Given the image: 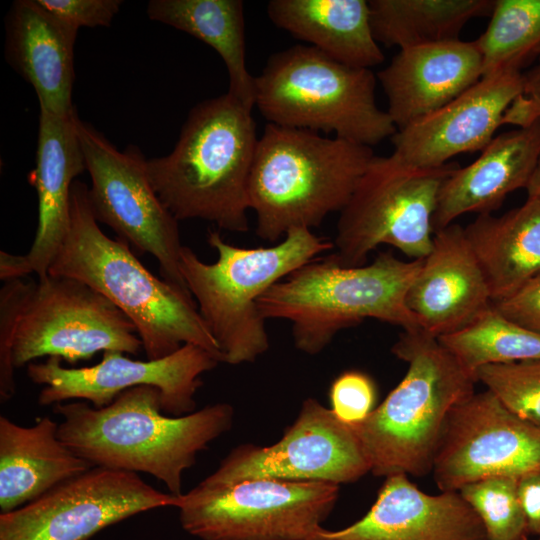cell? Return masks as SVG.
Segmentation results:
<instances>
[{"instance_id": "cell-1", "label": "cell", "mask_w": 540, "mask_h": 540, "mask_svg": "<svg viewBox=\"0 0 540 540\" xmlns=\"http://www.w3.org/2000/svg\"><path fill=\"white\" fill-rule=\"evenodd\" d=\"M59 439L92 467L147 473L174 496L182 495V478L199 452L229 431L233 408L205 406L182 416L162 413L161 393L138 386L96 408L87 402L58 403Z\"/></svg>"}, {"instance_id": "cell-2", "label": "cell", "mask_w": 540, "mask_h": 540, "mask_svg": "<svg viewBox=\"0 0 540 540\" xmlns=\"http://www.w3.org/2000/svg\"><path fill=\"white\" fill-rule=\"evenodd\" d=\"M88 189L79 180L72 185L68 231L48 274L85 283L114 304L134 324L148 360L195 344L222 362L190 292L153 275L128 242L100 229Z\"/></svg>"}, {"instance_id": "cell-3", "label": "cell", "mask_w": 540, "mask_h": 540, "mask_svg": "<svg viewBox=\"0 0 540 540\" xmlns=\"http://www.w3.org/2000/svg\"><path fill=\"white\" fill-rule=\"evenodd\" d=\"M258 138L252 109L229 92L191 109L174 149L147 159L150 182L179 221L249 229L248 183Z\"/></svg>"}, {"instance_id": "cell-4", "label": "cell", "mask_w": 540, "mask_h": 540, "mask_svg": "<svg viewBox=\"0 0 540 540\" xmlns=\"http://www.w3.org/2000/svg\"><path fill=\"white\" fill-rule=\"evenodd\" d=\"M134 324L102 294L78 280L47 275L14 278L0 289V400L16 392L14 371L33 360L58 357L69 364L100 351L137 355Z\"/></svg>"}, {"instance_id": "cell-5", "label": "cell", "mask_w": 540, "mask_h": 540, "mask_svg": "<svg viewBox=\"0 0 540 540\" xmlns=\"http://www.w3.org/2000/svg\"><path fill=\"white\" fill-rule=\"evenodd\" d=\"M374 157L371 147L268 123L258 139L248 196L259 238L276 242L341 212Z\"/></svg>"}, {"instance_id": "cell-6", "label": "cell", "mask_w": 540, "mask_h": 540, "mask_svg": "<svg viewBox=\"0 0 540 540\" xmlns=\"http://www.w3.org/2000/svg\"><path fill=\"white\" fill-rule=\"evenodd\" d=\"M391 352L408 364L400 383L362 421L351 424L375 476L432 471L445 421L477 382L437 337L403 331Z\"/></svg>"}, {"instance_id": "cell-7", "label": "cell", "mask_w": 540, "mask_h": 540, "mask_svg": "<svg viewBox=\"0 0 540 540\" xmlns=\"http://www.w3.org/2000/svg\"><path fill=\"white\" fill-rule=\"evenodd\" d=\"M422 259L382 252L368 265L341 266L331 255L314 259L271 286L258 300L263 318L290 322L294 344L320 353L342 329L373 318L403 331L421 329L406 294Z\"/></svg>"}, {"instance_id": "cell-8", "label": "cell", "mask_w": 540, "mask_h": 540, "mask_svg": "<svg viewBox=\"0 0 540 540\" xmlns=\"http://www.w3.org/2000/svg\"><path fill=\"white\" fill-rule=\"evenodd\" d=\"M207 241L217 260L205 263L183 246L180 274L218 345L222 362H253L269 348L265 319L258 307L260 297L334 244L306 228L290 230L270 247L234 246L218 231H209Z\"/></svg>"}, {"instance_id": "cell-9", "label": "cell", "mask_w": 540, "mask_h": 540, "mask_svg": "<svg viewBox=\"0 0 540 540\" xmlns=\"http://www.w3.org/2000/svg\"><path fill=\"white\" fill-rule=\"evenodd\" d=\"M371 69L342 64L307 45L274 53L255 77V106L269 123L333 132L373 146L397 128L376 102Z\"/></svg>"}, {"instance_id": "cell-10", "label": "cell", "mask_w": 540, "mask_h": 540, "mask_svg": "<svg viewBox=\"0 0 540 540\" xmlns=\"http://www.w3.org/2000/svg\"><path fill=\"white\" fill-rule=\"evenodd\" d=\"M458 167L449 162L424 168L393 153L374 155L340 212L331 256L344 267L362 266L372 250L388 244L413 260L426 257L439 190Z\"/></svg>"}, {"instance_id": "cell-11", "label": "cell", "mask_w": 540, "mask_h": 540, "mask_svg": "<svg viewBox=\"0 0 540 540\" xmlns=\"http://www.w3.org/2000/svg\"><path fill=\"white\" fill-rule=\"evenodd\" d=\"M339 495L328 482L257 478L201 481L178 496L182 528L201 540H310Z\"/></svg>"}, {"instance_id": "cell-12", "label": "cell", "mask_w": 540, "mask_h": 540, "mask_svg": "<svg viewBox=\"0 0 540 540\" xmlns=\"http://www.w3.org/2000/svg\"><path fill=\"white\" fill-rule=\"evenodd\" d=\"M75 124L91 179L89 201L98 223L109 226L138 251L152 255L162 278L187 289L179 269L184 245L178 220L156 194L147 159L136 147L118 150L78 116Z\"/></svg>"}, {"instance_id": "cell-13", "label": "cell", "mask_w": 540, "mask_h": 540, "mask_svg": "<svg viewBox=\"0 0 540 540\" xmlns=\"http://www.w3.org/2000/svg\"><path fill=\"white\" fill-rule=\"evenodd\" d=\"M178 504L137 473L92 467L34 501L0 514V540H88L151 509Z\"/></svg>"}, {"instance_id": "cell-14", "label": "cell", "mask_w": 540, "mask_h": 540, "mask_svg": "<svg viewBox=\"0 0 540 540\" xmlns=\"http://www.w3.org/2000/svg\"><path fill=\"white\" fill-rule=\"evenodd\" d=\"M370 471L352 425L341 421L331 408L307 398L278 442L234 448L202 481L222 485L269 478L340 485L354 482Z\"/></svg>"}, {"instance_id": "cell-15", "label": "cell", "mask_w": 540, "mask_h": 540, "mask_svg": "<svg viewBox=\"0 0 540 540\" xmlns=\"http://www.w3.org/2000/svg\"><path fill=\"white\" fill-rule=\"evenodd\" d=\"M58 357L27 365V376L44 385L38 396L42 406L83 399L96 408L110 404L120 393L138 386H152L161 393L162 410L172 416L194 412V396L202 386L201 375L220 360L205 348L185 344L156 360H134L119 351L103 352L102 360L88 367H64Z\"/></svg>"}, {"instance_id": "cell-16", "label": "cell", "mask_w": 540, "mask_h": 540, "mask_svg": "<svg viewBox=\"0 0 540 540\" xmlns=\"http://www.w3.org/2000/svg\"><path fill=\"white\" fill-rule=\"evenodd\" d=\"M540 470V428L510 412L490 391L472 395L450 411L432 474L441 492L495 476Z\"/></svg>"}, {"instance_id": "cell-17", "label": "cell", "mask_w": 540, "mask_h": 540, "mask_svg": "<svg viewBox=\"0 0 540 540\" xmlns=\"http://www.w3.org/2000/svg\"><path fill=\"white\" fill-rule=\"evenodd\" d=\"M523 93V73L499 71L392 136L393 154L417 167L435 168L461 153L481 151L506 123V113Z\"/></svg>"}, {"instance_id": "cell-18", "label": "cell", "mask_w": 540, "mask_h": 540, "mask_svg": "<svg viewBox=\"0 0 540 540\" xmlns=\"http://www.w3.org/2000/svg\"><path fill=\"white\" fill-rule=\"evenodd\" d=\"M77 114L59 116L40 109L36 165L28 176L38 197V224L31 247L25 254L0 251L3 281L36 274L48 275L68 231L71 188L76 177L87 171L76 130Z\"/></svg>"}, {"instance_id": "cell-19", "label": "cell", "mask_w": 540, "mask_h": 540, "mask_svg": "<svg viewBox=\"0 0 540 540\" xmlns=\"http://www.w3.org/2000/svg\"><path fill=\"white\" fill-rule=\"evenodd\" d=\"M310 540H486V534L458 491L428 494L398 473L385 477L362 518L339 530L322 527Z\"/></svg>"}, {"instance_id": "cell-20", "label": "cell", "mask_w": 540, "mask_h": 540, "mask_svg": "<svg viewBox=\"0 0 540 540\" xmlns=\"http://www.w3.org/2000/svg\"><path fill=\"white\" fill-rule=\"evenodd\" d=\"M405 302L421 329L437 338L467 327L492 306L482 268L459 224L434 232Z\"/></svg>"}, {"instance_id": "cell-21", "label": "cell", "mask_w": 540, "mask_h": 540, "mask_svg": "<svg viewBox=\"0 0 540 540\" xmlns=\"http://www.w3.org/2000/svg\"><path fill=\"white\" fill-rule=\"evenodd\" d=\"M475 41L452 40L400 49L377 78L397 130L440 109L482 78Z\"/></svg>"}, {"instance_id": "cell-22", "label": "cell", "mask_w": 540, "mask_h": 540, "mask_svg": "<svg viewBox=\"0 0 540 540\" xmlns=\"http://www.w3.org/2000/svg\"><path fill=\"white\" fill-rule=\"evenodd\" d=\"M540 158V118L495 136L480 156L458 167L442 183L433 231L469 212L491 213L508 194L527 187Z\"/></svg>"}, {"instance_id": "cell-23", "label": "cell", "mask_w": 540, "mask_h": 540, "mask_svg": "<svg viewBox=\"0 0 540 540\" xmlns=\"http://www.w3.org/2000/svg\"><path fill=\"white\" fill-rule=\"evenodd\" d=\"M77 33L36 0H17L8 14L7 60L32 85L40 109L59 116L76 113L72 87Z\"/></svg>"}, {"instance_id": "cell-24", "label": "cell", "mask_w": 540, "mask_h": 540, "mask_svg": "<svg viewBox=\"0 0 540 540\" xmlns=\"http://www.w3.org/2000/svg\"><path fill=\"white\" fill-rule=\"evenodd\" d=\"M48 416L24 427L0 416V509L13 511L92 468L58 436Z\"/></svg>"}, {"instance_id": "cell-25", "label": "cell", "mask_w": 540, "mask_h": 540, "mask_svg": "<svg viewBox=\"0 0 540 540\" xmlns=\"http://www.w3.org/2000/svg\"><path fill=\"white\" fill-rule=\"evenodd\" d=\"M267 15L294 38L347 66L371 69L385 59L366 0H271Z\"/></svg>"}, {"instance_id": "cell-26", "label": "cell", "mask_w": 540, "mask_h": 540, "mask_svg": "<svg viewBox=\"0 0 540 540\" xmlns=\"http://www.w3.org/2000/svg\"><path fill=\"white\" fill-rule=\"evenodd\" d=\"M484 273L492 303L540 275V200L501 216L479 214L464 228Z\"/></svg>"}, {"instance_id": "cell-27", "label": "cell", "mask_w": 540, "mask_h": 540, "mask_svg": "<svg viewBox=\"0 0 540 540\" xmlns=\"http://www.w3.org/2000/svg\"><path fill=\"white\" fill-rule=\"evenodd\" d=\"M151 20L203 41L223 60L228 92L247 107L255 106V77L247 69L244 4L241 0H151Z\"/></svg>"}, {"instance_id": "cell-28", "label": "cell", "mask_w": 540, "mask_h": 540, "mask_svg": "<svg viewBox=\"0 0 540 540\" xmlns=\"http://www.w3.org/2000/svg\"><path fill=\"white\" fill-rule=\"evenodd\" d=\"M377 43L405 49L458 40L472 19L490 16L495 0H370Z\"/></svg>"}, {"instance_id": "cell-29", "label": "cell", "mask_w": 540, "mask_h": 540, "mask_svg": "<svg viewBox=\"0 0 540 540\" xmlns=\"http://www.w3.org/2000/svg\"><path fill=\"white\" fill-rule=\"evenodd\" d=\"M483 75L522 72L540 58V0H495L486 30L475 40Z\"/></svg>"}, {"instance_id": "cell-30", "label": "cell", "mask_w": 540, "mask_h": 540, "mask_svg": "<svg viewBox=\"0 0 540 540\" xmlns=\"http://www.w3.org/2000/svg\"><path fill=\"white\" fill-rule=\"evenodd\" d=\"M438 339L473 374L485 364L540 360V333L506 319L492 306L467 327Z\"/></svg>"}, {"instance_id": "cell-31", "label": "cell", "mask_w": 540, "mask_h": 540, "mask_svg": "<svg viewBox=\"0 0 540 540\" xmlns=\"http://www.w3.org/2000/svg\"><path fill=\"white\" fill-rule=\"evenodd\" d=\"M517 479L489 477L458 491L479 517L486 540H527L529 533L517 494Z\"/></svg>"}, {"instance_id": "cell-32", "label": "cell", "mask_w": 540, "mask_h": 540, "mask_svg": "<svg viewBox=\"0 0 540 540\" xmlns=\"http://www.w3.org/2000/svg\"><path fill=\"white\" fill-rule=\"evenodd\" d=\"M474 376L510 412L540 428V360L485 364Z\"/></svg>"}, {"instance_id": "cell-33", "label": "cell", "mask_w": 540, "mask_h": 540, "mask_svg": "<svg viewBox=\"0 0 540 540\" xmlns=\"http://www.w3.org/2000/svg\"><path fill=\"white\" fill-rule=\"evenodd\" d=\"M329 398L334 414L345 423L355 424L373 411L375 384L362 372L346 371L332 382Z\"/></svg>"}, {"instance_id": "cell-34", "label": "cell", "mask_w": 540, "mask_h": 540, "mask_svg": "<svg viewBox=\"0 0 540 540\" xmlns=\"http://www.w3.org/2000/svg\"><path fill=\"white\" fill-rule=\"evenodd\" d=\"M50 15L78 31L80 27L110 26L121 0H36Z\"/></svg>"}, {"instance_id": "cell-35", "label": "cell", "mask_w": 540, "mask_h": 540, "mask_svg": "<svg viewBox=\"0 0 540 540\" xmlns=\"http://www.w3.org/2000/svg\"><path fill=\"white\" fill-rule=\"evenodd\" d=\"M492 307L506 319L540 333V275Z\"/></svg>"}, {"instance_id": "cell-36", "label": "cell", "mask_w": 540, "mask_h": 540, "mask_svg": "<svg viewBox=\"0 0 540 540\" xmlns=\"http://www.w3.org/2000/svg\"><path fill=\"white\" fill-rule=\"evenodd\" d=\"M517 494L529 535L540 537V470L518 477Z\"/></svg>"}, {"instance_id": "cell-37", "label": "cell", "mask_w": 540, "mask_h": 540, "mask_svg": "<svg viewBox=\"0 0 540 540\" xmlns=\"http://www.w3.org/2000/svg\"><path fill=\"white\" fill-rule=\"evenodd\" d=\"M523 94L534 103L540 116V58L523 73Z\"/></svg>"}, {"instance_id": "cell-38", "label": "cell", "mask_w": 540, "mask_h": 540, "mask_svg": "<svg viewBox=\"0 0 540 540\" xmlns=\"http://www.w3.org/2000/svg\"><path fill=\"white\" fill-rule=\"evenodd\" d=\"M528 197L540 200V158L526 187Z\"/></svg>"}, {"instance_id": "cell-39", "label": "cell", "mask_w": 540, "mask_h": 540, "mask_svg": "<svg viewBox=\"0 0 540 540\" xmlns=\"http://www.w3.org/2000/svg\"><path fill=\"white\" fill-rule=\"evenodd\" d=\"M537 540H540V537H538Z\"/></svg>"}]
</instances>
